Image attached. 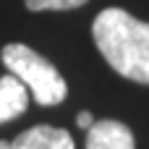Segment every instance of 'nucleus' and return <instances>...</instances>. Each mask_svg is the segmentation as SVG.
I'll list each match as a JSON object with an SVG mask.
<instances>
[{
	"label": "nucleus",
	"instance_id": "obj_6",
	"mask_svg": "<svg viewBox=\"0 0 149 149\" xmlns=\"http://www.w3.org/2000/svg\"><path fill=\"white\" fill-rule=\"evenodd\" d=\"M29 10H71L89 0H24Z\"/></svg>",
	"mask_w": 149,
	"mask_h": 149
},
{
	"label": "nucleus",
	"instance_id": "obj_8",
	"mask_svg": "<svg viewBox=\"0 0 149 149\" xmlns=\"http://www.w3.org/2000/svg\"><path fill=\"white\" fill-rule=\"evenodd\" d=\"M0 149H10V141H0Z\"/></svg>",
	"mask_w": 149,
	"mask_h": 149
},
{
	"label": "nucleus",
	"instance_id": "obj_5",
	"mask_svg": "<svg viewBox=\"0 0 149 149\" xmlns=\"http://www.w3.org/2000/svg\"><path fill=\"white\" fill-rule=\"evenodd\" d=\"M26 105H29V89L13 73L3 76L0 79V123H8V120L24 115Z\"/></svg>",
	"mask_w": 149,
	"mask_h": 149
},
{
	"label": "nucleus",
	"instance_id": "obj_1",
	"mask_svg": "<svg viewBox=\"0 0 149 149\" xmlns=\"http://www.w3.org/2000/svg\"><path fill=\"white\" fill-rule=\"evenodd\" d=\"M92 37L102 58L123 79L149 84V24L123 8L102 10L92 24Z\"/></svg>",
	"mask_w": 149,
	"mask_h": 149
},
{
	"label": "nucleus",
	"instance_id": "obj_7",
	"mask_svg": "<svg viewBox=\"0 0 149 149\" xmlns=\"http://www.w3.org/2000/svg\"><path fill=\"white\" fill-rule=\"evenodd\" d=\"M76 123H79L81 128H89V126L94 123V118H92V113H79V118H76Z\"/></svg>",
	"mask_w": 149,
	"mask_h": 149
},
{
	"label": "nucleus",
	"instance_id": "obj_2",
	"mask_svg": "<svg viewBox=\"0 0 149 149\" xmlns=\"http://www.w3.org/2000/svg\"><path fill=\"white\" fill-rule=\"evenodd\" d=\"M5 68L29 89V94L39 102V105H58L65 100L68 94V86L63 81V76L55 71V65L50 60H45L39 52H34L31 47L21 45V42H13V45H5L3 52H0Z\"/></svg>",
	"mask_w": 149,
	"mask_h": 149
},
{
	"label": "nucleus",
	"instance_id": "obj_3",
	"mask_svg": "<svg viewBox=\"0 0 149 149\" xmlns=\"http://www.w3.org/2000/svg\"><path fill=\"white\" fill-rule=\"evenodd\" d=\"M86 149H136L134 134L118 120H94L86 128Z\"/></svg>",
	"mask_w": 149,
	"mask_h": 149
},
{
	"label": "nucleus",
	"instance_id": "obj_4",
	"mask_svg": "<svg viewBox=\"0 0 149 149\" xmlns=\"http://www.w3.org/2000/svg\"><path fill=\"white\" fill-rule=\"evenodd\" d=\"M10 149H73V139L68 131L55 126H34L24 134H18Z\"/></svg>",
	"mask_w": 149,
	"mask_h": 149
}]
</instances>
